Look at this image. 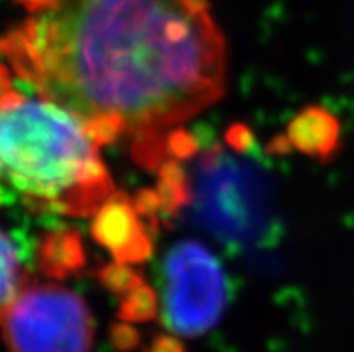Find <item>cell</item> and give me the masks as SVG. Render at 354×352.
<instances>
[{
    "label": "cell",
    "mask_w": 354,
    "mask_h": 352,
    "mask_svg": "<svg viewBox=\"0 0 354 352\" xmlns=\"http://www.w3.org/2000/svg\"><path fill=\"white\" fill-rule=\"evenodd\" d=\"M18 2L29 17L0 36V56L103 144L160 137L223 94L227 49L207 0Z\"/></svg>",
    "instance_id": "obj_1"
},
{
    "label": "cell",
    "mask_w": 354,
    "mask_h": 352,
    "mask_svg": "<svg viewBox=\"0 0 354 352\" xmlns=\"http://www.w3.org/2000/svg\"><path fill=\"white\" fill-rule=\"evenodd\" d=\"M103 142L68 108L9 90L0 99V180L35 212L92 216L115 196Z\"/></svg>",
    "instance_id": "obj_2"
},
{
    "label": "cell",
    "mask_w": 354,
    "mask_h": 352,
    "mask_svg": "<svg viewBox=\"0 0 354 352\" xmlns=\"http://www.w3.org/2000/svg\"><path fill=\"white\" fill-rule=\"evenodd\" d=\"M0 333L11 351H88L94 344V318L74 291L27 281L0 308Z\"/></svg>",
    "instance_id": "obj_3"
},
{
    "label": "cell",
    "mask_w": 354,
    "mask_h": 352,
    "mask_svg": "<svg viewBox=\"0 0 354 352\" xmlns=\"http://www.w3.org/2000/svg\"><path fill=\"white\" fill-rule=\"evenodd\" d=\"M164 322L175 335L194 338L214 327L227 302L220 261L196 241L171 250L164 264Z\"/></svg>",
    "instance_id": "obj_4"
},
{
    "label": "cell",
    "mask_w": 354,
    "mask_h": 352,
    "mask_svg": "<svg viewBox=\"0 0 354 352\" xmlns=\"http://www.w3.org/2000/svg\"><path fill=\"white\" fill-rule=\"evenodd\" d=\"M229 165L216 171L211 176L212 182L205 183L203 209L207 219H211L221 232L238 236L250 232L256 216L261 214L259 209H256L259 196H252L256 187L252 178L243 176L239 167Z\"/></svg>",
    "instance_id": "obj_5"
},
{
    "label": "cell",
    "mask_w": 354,
    "mask_h": 352,
    "mask_svg": "<svg viewBox=\"0 0 354 352\" xmlns=\"http://www.w3.org/2000/svg\"><path fill=\"white\" fill-rule=\"evenodd\" d=\"M97 214V228L101 230L99 239L104 241V245L121 255V259L142 257L146 248H140V245H146V237L139 234V221L130 207L115 203L113 196Z\"/></svg>",
    "instance_id": "obj_6"
},
{
    "label": "cell",
    "mask_w": 354,
    "mask_h": 352,
    "mask_svg": "<svg viewBox=\"0 0 354 352\" xmlns=\"http://www.w3.org/2000/svg\"><path fill=\"white\" fill-rule=\"evenodd\" d=\"M38 255H40L38 264H40L41 272L47 273L49 277L59 279V277L67 275L71 270L77 268V264H80V241L74 234H49L41 241Z\"/></svg>",
    "instance_id": "obj_7"
},
{
    "label": "cell",
    "mask_w": 354,
    "mask_h": 352,
    "mask_svg": "<svg viewBox=\"0 0 354 352\" xmlns=\"http://www.w3.org/2000/svg\"><path fill=\"white\" fill-rule=\"evenodd\" d=\"M29 277L22 272L17 248L4 232H0V308L20 293Z\"/></svg>",
    "instance_id": "obj_8"
},
{
    "label": "cell",
    "mask_w": 354,
    "mask_h": 352,
    "mask_svg": "<svg viewBox=\"0 0 354 352\" xmlns=\"http://www.w3.org/2000/svg\"><path fill=\"white\" fill-rule=\"evenodd\" d=\"M11 90V80H9V72L4 65H0V99L4 98Z\"/></svg>",
    "instance_id": "obj_9"
}]
</instances>
